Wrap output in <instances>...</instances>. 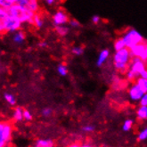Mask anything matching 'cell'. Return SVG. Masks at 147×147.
Masks as SVG:
<instances>
[{"label":"cell","instance_id":"cell-32","mask_svg":"<svg viewBox=\"0 0 147 147\" xmlns=\"http://www.w3.org/2000/svg\"><path fill=\"white\" fill-rule=\"evenodd\" d=\"M91 22H92V23L97 25L101 22V17L98 15H93L92 18H91Z\"/></svg>","mask_w":147,"mask_h":147},{"label":"cell","instance_id":"cell-10","mask_svg":"<svg viewBox=\"0 0 147 147\" xmlns=\"http://www.w3.org/2000/svg\"><path fill=\"white\" fill-rule=\"evenodd\" d=\"M146 43H147L146 41H144L143 43H140V44H138L129 49L132 57H138V58L142 57V55H144L145 47H146Z\"/></svg>","mask_w":147,"mask_h":147},{"label":"cell","instance_id":"cell-16","mask_svg":"<svg viewBox=\"0 0 147 147\" xmlns=\"http://www.w3.org/2000/svg\"><path fill=\"white\" fill-rule=\"evenodd\" d=\"M33 25L38 29H41L44 26V19H43V17L38 13H36L35 15H34Z\"/></svg>","mask_w":147,"mask_h":147},{"label":"cell","instance_id":"cell-9","mask_svg":"<svg viewBox=\"0 0 147 147\" xmlns=\"http://www.w3.org/2000/svg\"><path fill=\"white\" fill-rule=\"evenodd\" d=\"M16 4L22 6L27 7L28 9L33 13H38L39 10V3L38 0H16Z\"/></svg>","mask_w":147,"mask_h":147},{"label":"cell","instance_id":"cell-21","mask_svg":"<svg viewBox=\"0 0 147 147\" xmlns=\"http://www.w3.org/2000/svg\"><path fill=\"white\" fill-rule=\"evenodd\" d=\"M136 139L138 142H144L147 140V127L142 128L141 130L137 133Z\"/></svg>","mask_w":147,"mask_h":147},{"label":"cell","instance_id":"cell-13","mask_svg":"<svg viewBox=\"0 0 147 147\" xmlns=\"http://www.w3.org/2000/svg\"><path fill=\"white\" fill-rule=\"evenodd\" d=\"M33 147H55V142L49 138H41L35 142Z\"/></svg>","mask_w":147,"mask_h":147},{"label":"cell","instance_id":"cell-12","mask_svg":"<svg viewBox=\"0 0 147 147\" xmlns=\"http://www.w3.org/2000/svg\"><path fill=\"white\" fill-rule=\"evenodd\" d=\"M136 119L140 121H145L147 120V106L139 105L136 110Z\"/></svg>","mask_w":147,"mask_h":147},{"label":"cell","instance_id":"cell-34","mask_svg":"<svg viewBox=\"0 0 147 147\" xmlns=\"http://www.w3.org/2000/svg\"><path fill=\"white\" fill-rule=\"evenodd\" d=\"M4 126H5V122L0 121V136H1V134H2V132H3Z\"/></svg>","mask_w":147,"mask_h":147},{"label":"cell","instance_id":"cell-15","mask_svg":"<svg viewBox=\"0 0 147 147\" xmlns=\"http://www.w3.org/2000/svg\"><path fill=\"white\" fill-rule=\"evenodd\" d=\"M25 33L21 30L13 33V41L16 45H22L25 40Z\"/></svg>","mask_w":147,"mask_h":147},{"label":"cell","instance_id":"cell-3","mask_svg":"<svg viewBox=\"0 0 147 147\" xmlns=\"http://www.w3.org/2000/svg\"><path fill=\"white\" fill-rule=\"evenodd\" d=\"M8 14L18 19L22 24L23 23H30L33 25V18L35 13H33L27 7L22 6L18 4L12 5L10 8L7 9Z\"/></svg>","mask_w":147,"mask_h":147},{"label":"cell","instance_id":"cell-5","mask_svg":"<svg viewBox=\"0 0 147 147\" xmlns=\"http://www.w3.org/2000/svg\"><path fill=\"white\" fill-rule=\"evenodd\" d=\"M144 92L136 82L131 83V85L127 88V96L129 100L132 102H139L144 96Z\"/></svg>","mask_w":147,"mask_h":147},{"label":"cell","instance_id":"cell-19","mask_svg":"<svg viewBox=\"0 0 147 147\" xmlns=\"http://www.w3.org/2000/svg\"><path fill=\"white\" fill-rule=\"evenodd\" d=\"M134 127V120L132 119H125L123 123H122V130L124 132H128V131H130L131 129L133 128Z\"/></svg>","mask_w":147,"mask_h":147},{"label":"cell","instance_id":"cell-7","mask_svg":"<svg viewBox=\"0 0 147 147\" xmlns=\"http://www.w3.org/2000/svg\"><path fill=\"white\" fill-rule=\"evenodd\" d=\"M52 21H53V24L55 25V27L66 25L70 21V17L63 9H59L54 13L53 17H52Z\"/></svg>","mask_w":147,"mask_h":147},{"label":"cell","instance_id":"cell-8","mask_svg":"<svg viewBox=\"0 0 147 147\" xmlns=\"http://www.w3.org/2000/svg\"><path fill=\"white\" fill-rule=\"evenodd\" d=\"M13 126L11 122H5L3 132L0 136V140H2L5 144H9L10 141L12 140L13 137Z\"/></svg>","mask_w":147,"mask_h":147},{"label":"cell","instance_id":"cell-1","mask_svg":"<svg viewBox=\"0 0 147 147\" xmlns=\"http://www.w3.org/2000/svg\"><path fill=\"white\" fill-rule=\"evenodd\" d=\"M131 59L132 55L127 47L119 51H115L113 55V66L115 70L120 73H126Z\"/></svg>","mask_w":147,"mask_h":147},{"label":"cell","instance_id":"cell-30","mask_svg":"<svg viewBox=\"0 0 147 147\" xmlns=\"http://www.w3.org/2000/svg\"><path fill=\"white\" fill-rule=\"evenodd\" d=\"M5 18H0V35L1 34L6 33L5 30Z\"/></svg>","mask_w":147,"mask_h":147},{"label":"cell","instance_id":"cell-29","mask_svg":"<svg viewBox=\"0 0 147 147\" xmlns=\"http://www.w3.org/2000/svg\"><path fill=\"white\" fill-rule=\"evenodd\" d=\"M69 24H70V26L73 29H77V28L80 27V22L78 20H76V19H70V21H69Z\"/></svg>","mask_w":147,"mask_h":147},{"label":"cell","instance_id":"cell-6","mask_svg":"<svg viewBox=\"0 0 147 147\" xmlns=\"http://www.w3.org/2000/svg\"><path fill=\"white\" fill-rule=\"evenodd\" d=\"M6 33H14L22 29V23L14 17L8 14L5 18Z\"/></svg>","mask_w":147,"mask_h":147},{"label":"cell","instance_id":"cell-25","mask_svg":"<svg viewBox=\"0 0 147 147\" xmlns=\"http://www.w3.org/2000/svg\"><path fill=\"white\" fill-rule=\"evenodd\" d=\"M84 51H85V49L82 46H76V47H72L71 53L76 56H80L84 54Z\"/></svg>","mask_w":147,"mask_h":147},{"label":"cell","instance_id":"cell-31","mask_svg":"<svg viewBox=\"0 0 147 147\" xmlns=\"http://www.w3.org/2000/svg\"><path fill=\"white\" fill-rule=\"evenodd\" d=\"M139 105H144L147 106V93H144L143 97L141 98L140 102H139Z\"/></svg>","mask_w":147,"mask_h":147},{"label":"cell","instance_id":"cell-35","mask_svg":"<svg viewBox=\"0 0 147 147\" xmlns=\"http://www.w3.org/2000/svg\"><path fill=\"white\" fill-rule=\"evenodd\" d=\"M39 47H47V42H40L39 43Z\"/></svg>","mask_w":147,"mask_h":147},{"label":"cell","instance_id":"cell-2","mask_svg":"<svg viewBox=\"0 0 147 147\" xmlns=\"http://www.w3.org/2000/svg\"><path fill=\"white\" fill-rule=\"evenodd\" d=\"M146 64L144 61L138 57H132L130 63L128 65V69L126 71V80L129 82H135L141 74L146 71Z\"/></svg>","mask_w":147,"mask_h":147},{"label":"cell","instance_id":"cell-26","mask_svg":"<svg viewBox=\"0 0 147 147\" xmlns=\"http://www.w3.org/2000/svg\"><path fill=\"white\" fill-rule=\"evenodd\" d=\"M53 109L50 107H45L41 110V115L44 118H48L53 114Z\"/></svg>","mask_w":147,"mask_h":147},{"label":"cell","instance_id":"cell-17","mask_svg":"<svg viewBox=\"0 0 147 147\" xmlns=\"http://www.w3.org/2000/svg\"><path fill=\"white\" fill-rule=\"evenodd\" d=\"M113 47H114L115 51H119V50H121V49H124V48L127 47L126 43H125L122 37L118 38L115 39V41L113 43Z\"/></svg>","mask_w":147,"mask_h":147},{"label":"cell","instance_id":"cell-20","mask_svg":"<svg viewBox=\"0 0 147 147\" xmlns=\"http://www.w3.org/2000/svg\"><path fill=\"white\" fill-rule=\"evenodd\" d=\"M4 99H5V101L9 105L15 106V105H16V98H15V96H13V94L8 93V92L7 93H5V94H4Z\"/></svg>","mask_w":147,"mask_h":147},{"label":"cell","instance_id":"cell-27","mask_svg":"<svg viewBox=\"0 0 147 147\" xmlns=\"http://www.w3.org/2000/svg\"><path fill=\"white\" fill-rule=\"evenodd\" d=\"M81 129L85 133H93L94 130H96V127L92 124H86V125H84Z\"/></svg>","mask_w":147,"mask_h":147},{"label":"cell","instance_id":"cell-38","mask_svg":"<svg viewBox=\"0 0 147 147\" xmlns=\"http://www.w3.org/2000/svg\"><path fill=\"white\" fill-rule=\"evenodd\" d=\"M46 1H47V0H45V2H46Z\"/></svg>","mask_w":147,"mask_h":147},{"label":"cell","instance_id":"cell-22","mask_svg":"<svg viewBox=\"0 0 147 147\" xmlns=\"http://www.w3.org/2000/svg\"><path fill=\"white\" fill-rule=\"evenodd\" d=\"M56 70H57V73L60 75V76H62V77H65L67 76L69 71H68V67L64 64V63H60L57 68H56Z\"/></svg>","mask_w":147,"mask_h":147},{"label":"cell","instance_id":"cell-4","mask_svg":"<svg viewBox=\"0 0 147 147\" xmlns=\"http://www.w3.org/2000/svg\"><path fill=\"white\" fill-rule=\"evenodd\" d=\"M122 38H123V39L126 43V46L128 49H130L131 47L145 41L142 34L133 28L126 30V31L123 33Z\"/></svg>","mask_w":147,"mask_h":147},{"label":"cell","instance_id":"cell-14","mask_svg":"<svg viewBox=\"0 0 147 147\" xmlns=\"http://www.w3.org/2000/svg\"><path fill=\"white\" fill-rule=\"evenodd\" d=\"M23 111L24 109H22L21 106H16L13 109V119L15 122H22L23 119Z\"/></svg>","mask_w":147,"mask_h":147},{"label":"cell","instance_id":"cell-23","mask_svg":"<svg viewBox=\"0 0 147 147\" xmlns=\"http://www.w3.org/2000/svg\"><path fill=\"white\" fill-rule=\"evenodd\" d=\"M135 82L140 86L141 89L144 93H147V79H144V78H140L139 77Z\"/></svg>","mask_w":147,"mask_h":147},{"label":"cell","instance_id":"cell-37","mask_svg":"<svg viewBox=\"0 0 147 147\" xmlns=\"http://www.w3.org/2000/svg\"><path fill=\"white\" fill-rule=\"evenodd\" d=\"M146 71H147V64H146Z\"/></svg>","mask_w":147,"mask_h":147},{"label":"cell","instance_id":"cell-36","mask_svg":"<svg viewBox=\"0 0 147 147\" xmlns=\"http://www.w3.org/2000/svg\"><path fill=\"white\" fill-rule=\"evenodd\" d=\"M0 147H7V144H5L2 140H0Z\"/></svg>","mask_w":147,"mask_h":147},{"label":"cell","instance_id":"cell-18","mask_svg":"<svg viewBox=\"0 0 147 147\" xmlns=\"http://www.w3.org/2000/svg\"><path fill=\"white\" fill-rule=\"evenodd\" d=\"M55 32L61 37H65L67 36L69 32H70V29H69L66 25H62V26H56L55 27Z\"/></svg>","mask_w":147,"mask_h":147},{"label":"cell","instance_id":"cell-28","mask_svg":"<svg viewBox=\"0 0 147 147\" xmlns=\"http://www.w3.org/2000/svg\"><path fill=\"white\" fill-rule=\"evenodd\" d=\"M33 119V115L29 110H24L23 111V119L25 121H30Z\"/></svg>","mask_w":147,"mask_h":147},{"label":"cell","instance_id":"cell-11","mask_svg":"<svg viewBox=\"0 0 147 147\" xmlns=\"http://www.w3.org/2000/svg\"><path fill=\"white\" fill-rule=\"evenodd\" d=\"M110 54L111 53H110L109 49H102L98 55V57L96 60V66L102 67L103 64H105L110 57Z\"/></svg>","mask_w":147,"mask_h":147},{"label":"cell","instance_id":"cell-33","mask_svg":"<svg viewBox=\"0 0 147 147\" xmlns=\"http://www.w3.org/2000/svg\"><path fill=\"white\" fill-rule=\"evenodd\" d=\"M140 59H142L143 61L147 63V43H146V47H145V49H144V55H142V57Z\"/></svg>","mask_w":147,"mask_h":147},{"label":"cell","instance_id":"cell-24","mask_svg":"<svg viewBox=\"0 0 147 147\" xmlns=\"http://www.w3.org/2000/svg\"><path fill=\"white\" fill-rule=\"evenodd\" d=\"M15 4H16V0H0V6L6 10Z\"/></svg>","mask_w":147,"mask_h":147}]
</instances>
